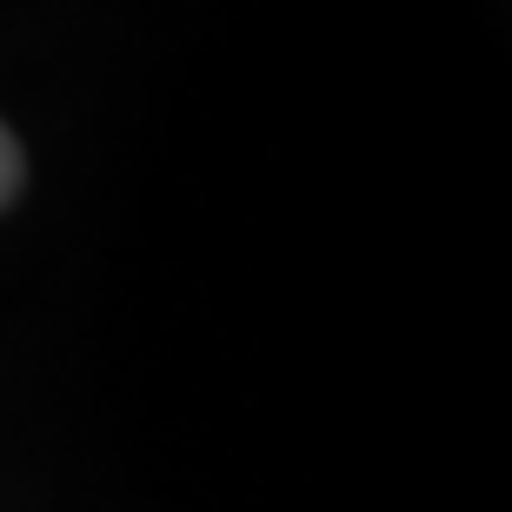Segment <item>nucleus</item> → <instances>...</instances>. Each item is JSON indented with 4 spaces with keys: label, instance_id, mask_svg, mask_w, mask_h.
I'll return each instance as SVG.
<instances>
[{
    "label": "nucleus",
    "instance_id": "1",
    "mask_svg": "<svg viewBox=\"0 0 512 512\" xmlns=\"http://www.w3.org/2000/svg\"><path fill=\"white\" fill-rule=\"evenodd\" d=\"M20 193V147H14V133L0 127V207Z\"/></svg>",
    "mask_w": 512,
    "mask_h": 512
}]
</instances>
